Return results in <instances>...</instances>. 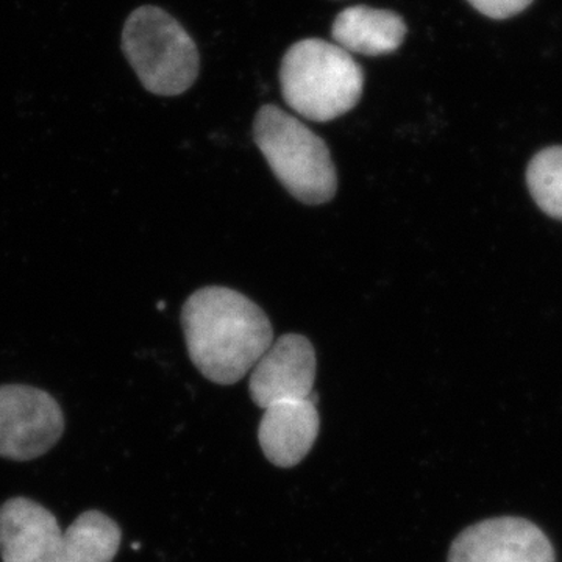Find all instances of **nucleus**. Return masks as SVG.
Listing matches in <instances>:
<instances>
[{"label": "nucleus", "instance_id": "f257e3e1", "mask_svg": "<svg viewBox=\"0 0 562 562\" xmlns=\"http://www.w3.org/2000/svg\"><path fill=\"white\" fill-rule=\"evenodd\" d=\"M181 328L191 361L217 384L243 380L273 342L266 313L231 288L195 291L181 310Z\"/></svg>", "mask_w": 562, "mask_h": 562}, {"label": "nucleus", "instance_id": "f03ea898", "mask_svg": "<svg viewBox=\"0 0 562 562\" xmlns=\"http://www.w3.org/2000/svg\"><path fill=\"white\" fill-rule=\"evenodd\" d=\"M284 102L314 122L349 113L360 102L364 74L349 52L324 40H303L284 54L280 68Z\"/></svg>", "mask_w": 562, "mask_h": 562}, {"label": "nucleus", "instance_id": "7ed1b4c3", "mask_svg": "<svg viewBox=\"0 0 562 562\" xmlns=\"http://www.w3.org/2000/svg\"><path fill=\"white\" fill-rule=\"evenodd\" d=\"M254 139L280 183L306 205L330 202L338 176L324 139L297 117L265 105L254 121Z\"/></svg>", "mask_w": 562, "mask_h": 562}, {"label": "nucleus", "instance_id": "20e7f679", "mask_svg": "<svg viewBox=\"0 0 562 562\" xmlns=\"http://www.w3.org/2000/svg\"><path fill=\"white\" fill-rule=\"evenodd\" d=\"M122 50L143 87L165 98L190 90L201 68L194 41L158 7L133 11L122 32Z\"/></svg>", "mask_w": 562, "mask_h": 562}, {"label": "nucleus", "instance_id": "39448f33", "mask_svg": "<svg viewBox=\"0 0 562 562\" xmlns=\"http://www.w3.org/2000/svg\"><path fill=\"white\" fill-rule=\"evenodd\" d=\"M65 431L58 402L38 387L0 386V457L32 461L49 452Z\"/></svg>", "mask_w": 562, "mask_h": 562}, {"label": "nucleus", "instance_id": "423d86ee", "mask_svg": "<svg viewBox=\"0 0 562 562\" xmlns=\"http://www.w3.org/2000/svg\"><path fill=\"white\" fill-rule=\"evenodd\" d=\"M449 562H554V552L530 520L501 517L462 531L450 547Z\"/></svg>", "mask_w": 562, "mask_h": 562}, {"label": "nucleus", "instance_id": "0eeeda50", "mask_svg": "<svg viewBox=\"0 0 562 562\" xmlns=\"http://www.w3.org/2000/svg\"><path fill=\"white\" fill-rule=\"evenodd\" d=\"M316 351L302 335H283L254 366L249 391L255 405L265 409L277 402L305 401L313 395Z\"/></svg>", "mask_w": 562, "mask_h": 562}, {"label": "nucleus", "instance_id": "6e6552de", "mask_svg": "<svg viewBox=\"0 0 562 562\" xmlns=\"http://www.w3.org/2000/svg\"><path fill=\"white\" fill-rule=\"evenodd\" d=\"M63 531L54 514L31 498L0 506V557L3 562H57Z\"/></svg>", "mask_w": 562, "mask_h": 562}, {"label": "nucleus", "instance_id": "1a4fd4ad", "mask_svg": "<svg viewBox=\"0 0 562 562\" xmlns=\"http://www.w3.org/2000/svg\"><path fill=\"white\" fill-rule=\"evenodd\" d=\"M316 395L305 401L277 402L265 408L258 430L262 453L279 468L299 464L319 435Z\"/></svg>", "mask_w": 562, "mask_h": 562}, {"label": "nucleus", "instance_id": "9d476101", "mask_svg": "<svg viewBox=\"0 0 562 562\" xmlns=\"http://www.w3.org/2000/svg\"><path fill=\"white\" fill-rule=\"evenodd\" d=\"M333 40L344 50L379 57L402 46L406 24L391 10L372 7H350L338 14L331 29Z\"/></svg>", "mask_w": 562, "mask_h": 562}, {"label": "nucleus", "instance_id": "9b49d317", "mask_svg": "<svg viewBox=\"0 0 562 562\" xmlns=\"http://www.w3.org/2000/svg\"><path fill=\"white\" fill-rule=\"evenodd\" d=\"M121 539L120 525L105 514H80L63 532L57 562H113Z\"/></svg>", "mask_w": 562, "mask_h": 562}, {"label": "nucleus", "instance_id": "f8f14e48", "mask_svg": "<svg viewBox=\"0 0 562 562\" xmlns=\"http://www.w3.org/2000/svg\"><path fill=\"white\" fill-rule=\"evenodd\" d=\"M527 184L539 209L562 221V147H547L532 157Z\"/></svg>", "mask_w": 562, "mask_h": 562}, {"label": "nucleus", "instance_id": "ddd939ff", "mask_svg": "<svg viewBox=\"0 0 562 562\" xmlns=\"http://www.w3.org/2000/svg\"><path fill=\"white\" fill-rule=\"evenodd\" d=\"M473 9L491 20H508L531 5L532 0H469Z\"/></svg>", "mask_w": 562, "mask_h": 562}]
</instances>
